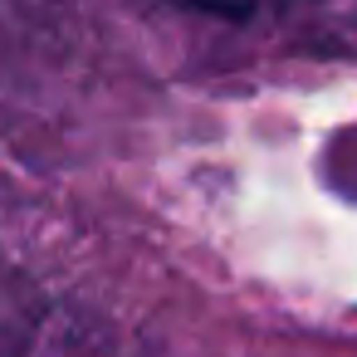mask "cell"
<instances>
[{
    "mask_svg": "<svg viewBox=\"0 0 357 357\" xmlns=\"http://www.w3.org/2000/svg\"><path fill=\"white\" fill-rule=\"evenodd\" d=\"M323 172H328L333 191H342L347 201H357V128H347L342 137H333V147L323 157Z\"/></svg>",
    "mask_w": 357,
    "mask_h": 357,
    "instance_id": "cell-1",
    "label": "cell"
},
{
    "mask_svg": "<svg viewBox=\"0 0 357 357\" xmlns=\"http://www.w3.org/2000/svg\"><path fill=\"white\" fill-rule=\"evenodd\" d=\"M167 6L206 15V20H230V25H245L255 15V0H167Z\"/></svg>",
    "mask_w": 357,
    "mask_h": 357,
    "instance_id": "cell-2",
    "label": "cell"
}]
</instances>
